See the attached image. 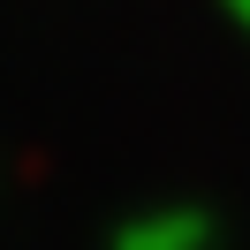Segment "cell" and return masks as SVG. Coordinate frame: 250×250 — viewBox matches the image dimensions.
<instances>
[{"instance_id": "cell-1", "label": "cell", "mask_w": 250, "mask_h": 250, "mask_svg": "<svg viewBox=\"0 0 250 250\" xmlns=\"http://www.w3.org/2000/svg\"><path fill=\"white\" fill-rule=\"evenodd\" d=\"M228 8H235V16H243V23H250V0H228Z\"/></svg>"}]
</instances>
